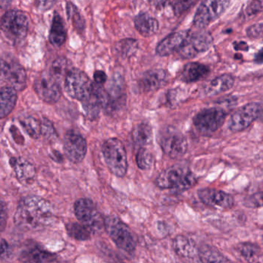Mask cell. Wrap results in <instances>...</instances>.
Here are the masks:
<instances>
[{"mask_svg":"<svg viewBox=\"0 0 263 263\" xmlns=\"http://www.w3.org/2000/svg\"><path fill=\"white\" fill-rule=\"evenodd\" d=\"M54 220V210L47 200L30 195L18 204L14 221L18 228L26 231H39L50 226Z\"/></svg>","mask_w":263,"mask_h":263,"instance_id":"cell-1","label":"cell"},{"mask_svg":"<svg viewBox=\"0 0 263 263\" xmlns=\"http://www.w3.org/2000/svg\"><path fill=\"white\" fill-rule=\"evenodd\" d=\"M197 178L187 166L175 164L163 171L155 184L161 189H170L175 192H182L193 187Z\"/></svg>","mask_w":263,"mask_h":263,"instance_id":"cell-2","label":"cell"},{"mask_svg":"<svg viewBox=\"0 0 263 263\" xmlns=\"http://www.w3.org/2000/svg\"><path fill=\"white\" fill-rule=\"evenodd\" d=\"M102 153L110 172L119 178L125 176L128 164L127 152L122 141L118 138H108L103 143Z\"/></svg>","mask_w":263,"mask_h":263,"instance_id":"cell-3","label":"cell"},{"mask_svg":"<svg viewBox=\"0 0 263 263\" xmlns=\"http://www.w3.org/2000/svg\"><path fill=\"white\" fill-rule=\"evenodd\" d=\"M28 16L24 11L11 10L6 12L1 19V30L6 36L14 43H20L28 33Z\"/></svg>","mask_w":263,"mask_h":263,"instance_id":"cell-4","label":"cell"},{"mask_svg":"<svg viewBox=\"0 0 263 263\" xmlns=\"http://www.w3.org/2000/svg\"><path fill=\"white\" fill-rule=\"evenodd\" d=\"M104 228L114 242L121 250L133 254L136 242L128 226L115 215H108L104 218Z\"/></svg>","mask_w":263,"mask_h":263,"instance_id":"cell-5","label":"cell"},{"mask_svg":"<svg viewBox=\"0 0 263 263\" xmlns=\"http://www.w3.org/2000/svg\"><path fill=\"white\" fill-rule=\"evenodd\" d=\"M64 84L67 95L83 103L91 95L93 83L82 70L71 68L67 73Z\"/></svg>","mask_w":263,"mask_h":263,"instance_id":"cell-6","label":"cell"},{"mask_svg":"<svg viewBox=\"0 0 263 263\" xmlns=\"http://www.w3.org/2000/svg\"><path fill=\"white\" fill-rule=\"evenodd\" d=\"M230 4V1L226 0L203 1L194 16V25L196 28L203 30L221 16L229 8Z\"/></svg>","mask_w":263,"mask_h":263,"instance_id":"cell-7","label":"cell"},{"mask_svg":"<svg viewBox=\"0 0 263 263\" xmlns=\"http://www.w3.org/2000/svg\"><path fill=\"white\" fill-rule=\"evenodd\" d=\"M226 113L220 107H210L198 112L194 118V125L201 135H209L220 128L226 121Z\"/></svg>","mask_w":263,"mask_h":263,"instance_id":"cell-8","label":"cell"},{"mask_svg":"<svg viewBox=\"0 0 263 263\" xmlns=\"http://www.w3.org/2000/svg\"><path fill=\"white\" fill-rule=\"evenodd\" d=\"M159 144L164 153L172 159L182 158L187 151V141L182 133L167 127L160 136Z\"/></svg>","mask_w":263,"mask_h":263,"instance_id":"cell-9","label":"cell"},{"mask_svg":"<svg viewBox=\"0 0 263 263\" xmlns=\"http://www.w3.org/2000/svg\"><path fill=\"white\" fill-rule=\"evenodd\" d=\"M74 213L78 221L91 232L100 230L104 226V219L96 204L89 198H81L75 202Z\"/></svg>","mask_w":263,"mask_h":263,"instance_id":"cell-10","label":"cell"},{"mask_svg":"<svg viewBox=\"0 0 263 263\" xmlns=\"http://www.w3.org/2000/svg\"><path fill=\"white\" fill-rule=\"evenodd\" d=\"M213 44V38L207 31H196L189 33L184 46L178 52L183 59H192L201 53L207 51Z\"/></svg>","mask_w":263,"mask_h":263,"instance_id":"cell-11","label":"cell"},{"mask_svg":"<svg viewBox=\"0 0 263 263\" xmlns=\"http://www.w3.org/2000/svg\"><path fill=\"white\" fill-rule=\"evenodd\" d=\"M33 89L40 99L47 104H56L61 97L60 84L50 73H41L35 79Z\"/></svg>","mask_w":263,"mask_h":263,"instance_id":"cell-12","label":"cell"},{"mask_svg":"<svg viewBox=\"0 0 263 263\" xmlns=\"http://www.w3.org/2000/svg\"><path fill=\"white\" fill-rule=\"evenodd\" d=\"M1 77L16 91H22L27 87V72L24 67L14 60L2 58Z\"/></svg>","mask_w":263,"mask_h":263,"instance_id":"cell-13","label":"cell"},{"mask_svg":"<svg viewBox=\"0 0 263 263\" xmlns=\"http://www.w3.org/2000/svg\"><path fill=\"white\" fill-rule=\"evenodd\" d=\"M259 116L260 104L249 103L232 114L228 126L232 132H242L258 119Z\"/></svg>","mask_w":263,"mask_h":263,"instance_id":"cell-14","label":"cell"},{"mask_svg":"<svg viewBox=\"0 0 263 263\" xmlns=\"http://www.w3.org/2000/svg\"><path fill=\"white\" fill-rule=\"evenodd\" d=\"M64 152L69 161L81 163L87 155V141L76 130H67L64 138Z\"/></svg>","mask_w":263,"mask_h":263,"instance_id":"cell-15","label":"cell"},{"mask_svg":"<svg viewBox=\"0 0 263 263\" xmlns=\"http://www.w3.org/2000/svg\"><path fill=\"white\" fill-rule=\"evenodd\" d=\"M198 195L201 202L205 205L216 209H231L235 202L233 197L230 194L217 189H201L198 191Z\"/></svg>","mask_w":263,"mask_h":263,"instance_id":"cell-16","label":"cell"},{"mask_svg":"<svg viewBox=\"0 0 263 263\" xmlns=\"http://www.w3.org/2000/svg\"><path fill=\"white\" fill-rule=\"evenodd\" d=\"M168 78V73L163 69L147 70L140 79V89L144 93L156 91L167 84Z\"/></svg>","mask_w":263,"mask_h":263,"instance_id":"cell-17","label":"cell"},{"mask_svg":"<svg viewBox=\"0 0 263 263\" xmlns=\"http://www.w3.org/2000/svg\"><path fill=\"white\" fill-rule=\"evenodd\" d=\"M189 31H178L167 35L156 47V53L160 57H167L177 52L184 46Z\"/></svg>","mask_w":263,"mask_h":263,"instance_id":"cell-18","label":"cell"},{"mask_svg":"<svg viewBox=\"0 0 263 263\" xmlns=\"http://www.w3.org/2000/svg\"><path fill=\"white\" fill-rule=\"evenodd\" d=\"M55 255L37 244H28L23 249L20 260L22 263H45L51 261Z\"/></svg>","mask_w":263,"mask_h":263,"instance_id":"cell-19","label":"cell"},{"mask_svg":"<svg viewBox=\"0 0 263 263\" xmlns=\"http://www.w3.org/2000/svg\"><path fill=\"white\" fill-rule=\"evenodd\" d=\"M10 164L21 184H30L33 182L36 176V169L30 161L23 158L13 157L10 158Z\"/></svg>","mask_w":263,"mask_h":263,"instance_id":"cell-20","label":"cell"},{"mask_svg":"<svg viewBox=\"0 0 263 263\" xmlns=\"http://www.w3.org/2000/svg\"><path fill=\"white\" fill-rule=\"evenodd\" d=\"M210 73V69L205 64L198 62L189 63L184 66L180 74L183 82L191 84L204 79Z\"/></svg>","mask_w":263,"mask_h":263,"instance_id":"cell-21","label":"cell"},{"mask_svg":"<svg viewBox=\"0 0 263 263\" xmlns=\"http://www.w3.org/2000/svg\"><path fill=\"white\" fill-rule=\"evenodd\" d=\"M135 27L140 34L144 37H150L158 32L159 23L158 20L150 16L148 13L141 12L134 20Z\"/></svg>","mask_w":263,"mask_h":263,"instance_id":"cell-22","label":"cell"},{"mask_svg":"<svg viewBox=\"0 0 263 263\" xmlns=\"http://www.w3.org/2000/svg\"><path fill=\"white\" fill-rule=\"evenodd\" d=\"M67 37L65 23L58 12L53 13L51 26H50L49 41L54 47H61L65 43Z\"/></svg>","mask_w":263,"mask_h":263,"instance_id":"cell-23","label":"cell"},{"mask_svg":"<svg viewBox=\"0 0 263 263\" xmlns=\"http://www.w3.org/2000/svg\"><path fill=\"white\" fill-rule=\"evenodd\" d=\"M17 101V91L10 86L0 90V118H5L13 111Z\"/></svg>","mask_w":263,"mask_h":263,"instance_id":"cell-24","label":"cell"},{"mask_svg":"<svg viewBox=\"0 0 263 263\" xmlns=\"http://www.w3.org/2000/svg\"><path fill=\"white\" fill-rule=\"evenodd\" d=\"M235 84V79L230 74H222L212 80L206 86L204 93L206 96L212 97L224 93L232 88Z\"/></svg>","mask_w":263,"mask_h":263,"instance_id":"cell-25","label":"cell"},{"mask_svg":"<svg viewBox=\"0 0 263 263\" xmlns=\"http://www.w3.org/2000/svg\"><path fill=\"white\" fill-rule=\"evenodd\" d=\"M173 248L177 255L182 258H194L198 255V249L192 238L179 235L173 241Z\"/></svg>","mask_w":263,"mask_h":263,"instance_id":"cell-26","label":"cell"},{"mask_svg":"<svg viewBox=\"0 0 263 263\" xmlns=\"http://www.w3.org/2000/svg\"><path fill=\"white\" fill-rule=\"evenodd\" d=\"M198 257L201 263H233L218 249L210 245H202L198 249Z\"/></svg>","mask_w":263,"mask_h":263,"instance_id":"cell-27","label":"cell"},{"mask_svg":"<svg viewBox=\"0 0 263 263\" xmlns=\"http://www.w3.org/2000/svg\"><path fill=\"white\" fill-rule=\"evenodd\" d=\"M138 41L133 38H125L115 43L112 47L115 56L121 59H128L133 57L138 50Z\"/></svg>","mask_w":263,"mask_h":263,"instance_id":"cell-28","label":"cell"},{"mask_svg":"<svg viewBox=\"0 0 263 263\" xmlns=\"http://www.w3.org/2000/svg\"><path fill=\"white\" fill-rule=\"evenodd\" d=\"M133 142L137 146L144 147L149 145L153 141V130L148 123L142 122L135 126L132 133Z\"/></svg>","mask_w":263,"mask_h":263,"instance_id":"cell-29","label":"cell"},{"mask_svg":"<svg viewBox=\"0 0 263 263\" xmlns=\"http://www.w3.org/2000/svg\"><path fill=\"white\" fill-rule=\"evenodd\" d=\"M70 63L65 57H58L53 61L50 73L56 80L58 84H61L62 81H64V83L67 73L71 69L70 68Z\"/></svg>","mask_w":263,"mask_h":263,"instance_id":"cell-30","label":"cell"},{"mask_svg":"<svg viewBox=\"0 0 263 263\" xmlns=\"http://www.w3.org/2000/svg\"><path fill=\"white\" fill-rule=\"evenodd\" d=\"M67 18L71 21L73 28L79 34H82L85 30V20L80 12L79 9L71 2L66 3Z\"/></svg>","mask_w":263,"mask_h":263,"instance_id":"cell-31","label":"cell"},{"mask_svg":"<svg viewBox=\"0 0 263 263\" xmlns=\"http://www.w3.org/2000/svg\"><path fill=\"white\" fill-rule=\"evenodd\" d=\"M18 120L30 138L38 139L42 135L41 121L37 118L31 115H25V116L21 117Z\"/></svg>","mask_w":263,"mask_h":263,"instance_id":"cell-32","label":"cell"},{"mask_svg":"<svg viewBox=\"0 0 263 263\" xmlns=\"http://www.w3.org/2000/svg\"><path fill=\"white\" fill-rule=\"evenodd\" d=\"M67 234L78 241H87L91 237V231L81 222H69L66 224Z\"/></svg>","mask_w":263,"mask_h":263,"instance_id":"cell-33","label":"cell"},{"mask_svg":"<svg viewBox=\"0 0 263 263\" xmlns=\"http://www.w3.org/2000/svg\"><path fill=\"white\" fill-rule=\"evenodd\" d=\"M153 155L148 149L145 147H140L136 155V163L138 167L141 170H148L153 165Z\"/></svg>","mask_w":263,"mask_h":263,"instance_id":"cell-34","label":"cell"},{"mask_svg":"<svg viewBox=\"0 0 263 263\" xmlns=\"http://www.w3.org/2000/svg\"><path fill=\"white\" fill-rule=\"evenodd\" d=\"M238 251L246 259L251 260L258 256L260 249L257 245L253 243L244 242L238 245Z\"/></svg>","mask_w":263,"mask_h":263,"instance_id":"cell-35","label":"cell"},{"mask_svg":"<svg viewBox=\"0 0 263 263\" xmlns=\"http://www.w3.org/2000/svg\"><path fill=\"white\" fill-rule=\"evenodd\" d=\"M41 127H42V130H42V135L47 139L51 140L58 138V135H57L53 124L47 118H43L41 121Z\"/></svg>","mask_w":263,"mask_h":263,"instance_id":"cell-36","label":"cell"},{"mask_svg":"<svg viewBox=\"0 0 263 263\" xmlns=\"http://www.w3.org/2000/svg\"><path fill=\"white\" fill-rule=\"evenodd\" d=\"M245 204L248 208L263 207V192H257L248 197L245 200Z\"/></svg>","mask_w":263,"mask_h":263,"instance_id":"cell-37","label":"cell"},{"mask_svg":"<svg viewBox=\"0 0 263 263\" xmlns=\"http://www.w3.org/2000/svg\"><path fill=\"white\" fill-rule=\"evenodd\" d=\"M169 4H170L171 7H172L174 13H175L176 16H178V15L181 14V13L186 11L192 4H194V2H190V1H180V2H169Z\"/></svg>","mask_w":263,"mask_h":263,"instance_id":"cell-38","label":"cell"},{"mask_svg":"<svg viewBox=\"0 0 263 263\" xmlns=\"http://www.w3.org/2000/svg\"><path fill=\"white\" fill-rule=\"evenodd\" d=\"M247 35L251 38L258 39L263 36V24H254L247 29Z\"/></svg>","mask_w":263,"mask_h":263,"instance_id":"cell-39","label":"cell"},{"mask_svg":"<svg viewBox=\"0 0 263 263\" xmlns=\"http://www.w3.org/2000/svg\"><path fill=\"white\" fill-rule=\"evenodd\" d=\"M263 10V2H252L246 9L248 16H253Z\"/></svg>","mask_w":263,"mask_h":263,"instance_id":"cell-40","label":"cell"},{"mask_svg":"<svg viewBox=\"0 0 263 263\" xmlns=\"http://www.w3.org/2000/svg\"><path fill=\"white\" fill-rule=\"evenodd\" d=\"M11 249L8 242L4 238L1 240V260L3 261L8 259L11 255Z\"/></svg>","mask_w":263,"mask_h":263,"instance_id":"cell-41","label":"cell"},{"mask_svg":"<svg viewBox=\"0 0 263 263\" xmlns=\"http://www.w3.org/2000/svg\"><path fill=\"white\" fill-rule=\"evenodd\" d=\"M93 80L95 84L103 86L107 81V76L105 72L98 70L93 73Z\"/></svg>","mask_w":263,"mask_h":263,"instance_id":"cell-42","label":"cell"},{"mask_svg":"<svg viewBox=\"0 0 263 263\" xmlns=\"http://www.w3.org/2000/svg\"><path fill=\"white\" fill-rule=\"evenodd\" d=\"M1 231L4 232V229L6 227V224H7V207H6L5 202L4 201H2L1 202Z\"/></svg>","mask_w":263,"mask_h":263,"instance_id":"cell-43","label":"cell"},{"mask_svg":"<svg viewBox=\"0 0 263 263\" xmlns=\"http://www.w3.org/2000/svg\"><path fill=\"white\" fill-rule=\"evenodd\" d=\"M56 4L55 2L52 1H44V2L36 3V7L41 10H48L49 9L51 8L53 5Z\"/></svg>","mask_w":263,"mask_h":263,"instance_id":"cell-44","label":"cell"},{"mask_svg":"<svg viewBox=\"0 0 263 263\" xmlns=\"http://www.w3.org/2000/svg\"><path fill=\"white\" fill-rule=\"evenodd\" d=\"M234 48L236 50H241V51H247L249 50V46L246 42H238L234 44Z\"/></svg>","mask_w":263,"mask_h":263,"instance_id":"cell-45","label":"cell"},{"mask_svg":"<svg viewBox=\"0 0 263 263\" xmlns=\"http://www.w3.org/2000/svg\"><path fill=\"white\" fill-rule=\"evenodd\" d=\"M254 61L256 64H263V47L255 53Z\"/></svg>","mask_w":263,"mask_h":263,"instance_id":"cell-46","label":"cell"},{"mask_svg":"<svg viewBox=\"0 0 263 263\" xmlns=\"http://www.w3.org/2000/svg\"><path fill=\"white\" fill-rule=\"evenodd\" d=\"M258 119H259L261 122H263V103L260 104V116Z\"/></svg>","mask_w":263,"mask_h":263,"instance_id":"cell-47","label":"cell"}]
</instances>
